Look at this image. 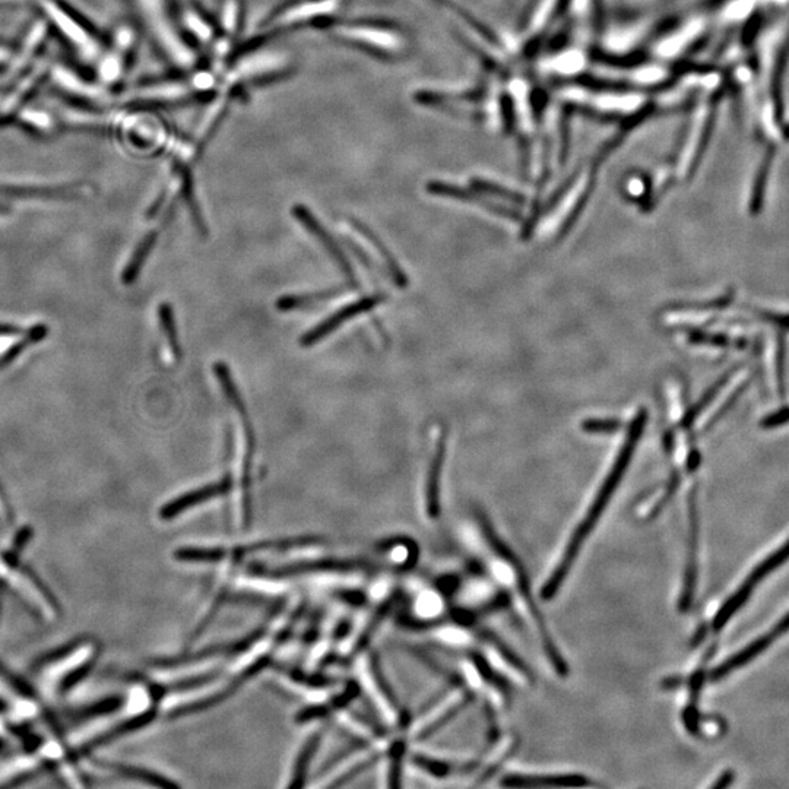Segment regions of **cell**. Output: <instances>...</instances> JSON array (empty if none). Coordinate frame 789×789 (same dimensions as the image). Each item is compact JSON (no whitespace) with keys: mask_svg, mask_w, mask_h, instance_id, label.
Returning a JSON list of instances; mask_svg holds the SVG:
<instances>
[{"mask_svg":"<svg viewBox=\"0 0 789 789\" xmlns=\"http://www.w3.org/2000/svg\"><path fill=\"white\" fill-rule=\"evenodd\" d=\"M214 369L218 382L223 386V391L227 396L228 402H230L231 407L237 411L240 421H242L243 436H245V455H243L242 465V524L246 526L249 525L250 518H252L250 470H252V459L253 455H255L256 448L255 432H253L252 421H250L249 411H247L245 401H243L239 388H237L233 377H231L227 364L217 363Z\"/></svg>","mask_w":789,"mask_h":789,"instance_id":"5b68a950","label":"cell"},{"mask_svg":"<svg viewBox=\"0 0 789 789\" xmlns=\"http://www.w3.org/2000/svg\"><path fill=\"white\" fill-rule=\"evenodd\" d=\"M369 564L364 560H341V559H325L316 560V562H300L293 564H285V566L278 567V569L269 570L268 575L272 576H293L303 575V573L315 572H354V570L367 569Z\"/></svg>","mask_w":789,"mask_h":789,"instance_id":"e0dca14e","label":"cell"},{"mask_svg":"<svg viewBox=\"0 0 789 789\" xmlns=\"http://www.w3.org/2000/svg\"><path fill=\"white\" fill-rule=\"evenodd\" d=\"M646 420H648V413L646 410H640L630 423L629 430H627L626 440L621 446L620 452L617 453L610 471L605 475L602 480L600 489L595 494L592 502L589 503L588 510L579 524L575 526L569 540L564 545L560 559L554 564L553 572L545 579L544 585L541 586L540 597L541 600L551 601L559 594L560 589L563 588L570 572L578 562L581 556L583 547L588 543L591 535L594 534L595 528L600 524L605 510L613 500L614 494L619 489L621 480L626 475L627 468H629L630 461H632L633 453L636 451V446L643 430H645Z\"/></svg>","mask_w":789,"mask_h":789,"instance_id":"6da1fadb","label":"cell"},{"mask_svg":"<svg viewBox=\"0 0 789 789\" xmlns=\"http://www.w3.org/2000/svg\"><path fill=\"white\" fill-rule=\"evenodd\" d=\"M319 541L320 538L318 537L287 538V540L265 541V543H256L255 545H250V547L233 548V550L220 547H186L177 550L174 553V559L179 560V562L214 563L220 562V560L234 559L237 553L243 556V554L255 553V551L259 550H287V548L318 544Z\"/></svg>","mask_w":789,"mask_h":789,"instance_id":"52a82bcc","label":"cell"},{"mask_svg":"<svg viewBox=\"0 0 789 789\" xmlns=\"http://www.w3.org/2000/svg\"><path fill=\"white\" fill-rule=\"evenodd\" d=\"M0 578L17 589L18 594L47 620H55L62 613L55 595L30 567L19 564L18 557L0 554Z\"/></svg>","mask_w":789,"mask_h":789,"instance_id":"277c9868","label":"cell"},{"mask_svg":"<svg viewBox=\"0 0 789 789\" xmlns=\"http://www.w3.org/2000/svg\"><path fill=\"white\" fill-rule=\"evenodd\" d=\"M789 560V540L787 543L779 547L775 553H772L771 556L766 557L762 563L757 564L754 567L752 573L747 576L746 581L741 583L740 588L728 598L727 602L719 608L718 613H716L715 619L712 620V630L715 633L721 632L724 630V627L727 626L728 621L733 619L734 614L737 613L738 610L743 608V605L746 604L747 600L752 597L754 588H756L757 583L763 581L766 576L771 575L772 572H775L778 567H781L782 564L787 563Z\"/></svg>","mask_w":789,"mask_h":789,"instance_id":"8992f818","label":"cell"},{"mask_svg":"<svg viewBox=\"0 0 789 789\" xmlns=\"http://www.w3.org/2000/svg\"><path fill=\"white\" fill-rule=\"evenodd\" d=\"M293 215L301 226L306 228V230L318 240L320 246L325 249V252L334 259V262L337 263L338 268L341 269L342 274L347 277L350 284L356 287L357 281L356 275H354L353 266L348 262L347 256L344 255V252H342L338 243L335 242L331 233H328L326 228L319 223L318 218H316L309 209L304 207V205H296V207L293 208Z\"/></svg>","mask_w":789,"mask_h":789,"instance_id":"8fae6325","label":"cell"},{"mask_svg":"<svg viewBox=\"0 0 789 789\" xmlns=\"http://www.w3.org/2000/svg\"><path fill=\"white\" fill-rule=\"evenodd\" d=\"M500 785L505 788H582L597 784L581 773H509L503 776Z\"/></svg>","mask_w":789,"mask_h":789,"instance_id":"30bf717a","label":"cell"},{"mask_svg":"<svg viewBox=\"0 0 789 789\" xmlns=\"http://www.w3.org/2000/svg\"><path fill=\"white\" fill-rule=\"evenodd\" d=\"M123 705H125V699L122 696H110L78 709L74 712V716L75 719H81V721L82 719H93L97 716L113 714V712L119 711Z\"/></svg>","mask_w":789,"mask_h":789,"instance_id":"4316f807","label":"cell"},{"mask_svg":"<svg viewBox=\"0 0 789 789\" xmlns=\"http://www.w3.org/2000/svg\"><path fill=\"white\" fill-rule=\"evenodd\" d=\"M266 629L255 630L250 633L245 639L236 640V642L220 643V645L209 646L201 652H189V654H182L179 657L160 659L154 661L151 665L158 668H174L182 667V665L195 664V662L204 661V659L212 657H221V655H236L240 652H245L247 648L258 642L259 639L265 635Z\"/></svg>","mask_w":789,"mask_h":789,"instance_id":"5bb4252c","label":"cell"},{"mask_svg":"<svg viewBox=\"0 0 789 789\" xmlns=\"http://www.w3.org/2000/svg\"><path fill=\"white\" fill-rule=\"evenodd\" d=\"M446 445H448V429L440 427L429 470L426 478V510L430 518H437L440 513V480L445 465Z\"/></svg>","mask_w":789,"mask_h":789,"instance_id":"9a60e30c","label":"cell"},{"mask_svg":"<svg viewBox=\"0 0 789 789\" xmlns=\"http://www.w3.org/2000/svg\"><path fill=\"white\" fill-rule=\"evenodd\" d=\"M6 709H8V705H6V703L3 702L2 699H0V714H3V712L6 711Z\"/></svg>","mask_w":789,"mask_h":789,"instance_id":"ab89813d","label":"cell"},{"mask_svg":"<svg viewBox=\"0 0 789 789\" xmlns=\"http://www.w3.org/2000/svg\"><path fill=\"white\" fill-rule=\"evenodd\" d=\"M158 319H160L161 329H163L167 342H169L171 353H173L174 358L179 360L182 357V347H180L179 334H177V326L176 322H174L173 309H171L170 304H160Z\"/></svg>","mask_w":789,"mask_h":789,"instance_id":"83f0119b","label":"cell"},{"mask_svg":"<svg viewBox=\"0 0 789 789\" xmlns=\"http://www.w3.org/2000/svg\"><path fill=\"white\" fill-rule=\"evenodd\" d=\"M386 300V297L383 294H370V296L363 297V299L354 301V303L347 304V306L341 307L338 312H335L334 315L329 316V318L323 319L319 325H316L315 328L310 329L307 334H304L303 337L300 339L301 347L309 348L313 347V345L318 344L319 341H322L323 338L329 337L332 332L337 331L338 328H341L347 320L357 318V316L363 315V313L370 312V310L376 309L377 306L383 303Z\"/></svg>","mask_w":789,"mask_h":789,"instance_id":"9c48e42d","label":"cell"},{"mask_svg":"<svg viewBox=\"0 0 789 789\" xmlns=\"http://www.w3.org/2000/svg\"><path fill=\"white\" fill-rule=\"evenodd\" d=\"M0 678H2L15 693H18L19 696L25 697V699H34V697H36V690H34L24 678L12 673V671L8 670L3 664H0Z\"/></svg>","mask_w":789,"mask_h":789,"instance_id":"f546056e","label":"cell"},{"mask_svg":"<svg viewBox=\"0 0 789 789\" xmlns=\"http://www.w3.org/2000/svg\"><path fill=\"white\" fill-rule=\"evenodd\" d=\"M157 242L158 231H150V233L139 242V245L136 246L131 261H129L128 266H126L125 271H123L122 281L125 282L126 285L132 284V282L138 280L139 274H141L142 268H144L145 262H147L148 256H150Z\"/></svg>","mask_w":789,"mask_h":789,"instance_id":"603a6c76","label":"cell"},{"mask_svg":"<svg viewBox=\"0 0 789 789\" xmlns=\"http://www.w3.org/2000/svg\"><path fill=\"white\" fill-rule=\"evenodd\" d=\"M269 662H271V657H268V655H266V657L259 658L255 664L249 665L247 670L242 671L239 676L234 677L226 687L218 690V692H215L212 696L205 697V699L196 700V702L189 703V705L180 706V708L174 709V711L169 715V718L179 719L183 718V716L199 714V712H204L207 711V709H211L214 708V706L220 705V703L224 702V700H227L228 697L233 696L234 693H236L237 690H239L247 680L255 677L259 671H262L263 668L269 664Z\"/></svg>","mask_w":789,"mask_h":789,"instance_id":"7c38bea8","label":"cell"},{"mask_svg":"<svg viewBox=\"0 0 789 789\" xmlns=\"http://www.w3.org/2000/svg\"><path fill=\"white\" fill-rule=\"evenodd\" d=\"M177 174H179L180 180H182V196L186 204H188L190 215H192V223L195 224L196 230H198L202 236H207V224H205L201 209H199L198 201H196L195 198V193H193V180L192 176H190L189 167L186 169L183 164H177Z\"/></svg>","mask_w":789,"mask_h":789,"instance_id":"d4e9b609","label":"cell"},{"mask_svg":"<svg viewBox=\"0 0 789 789\" xmlns=\"http://www.w3.org/2000/svg\"><path fill=\"white\" fill-rule=\"evenodd\" d=\"M231 489H233V478L227 475V477L221 478L217 483L207 484V486L201 487V489L188 491V493L170 500L169 503H166V505L160 509V518L163 519V521L169 522L171 519L182 515V513L195 508V506L204 505V503L209 502V500H214L217 499V497L230 493Z\"/></svg>","mask_w":789,"mask_h":789,"instance_id":"4fadbf2b","label":"cell"},{"mask_svg":"<svg viewBox=\"0 0 789 789\" xmlns=\"http://www.w3.org/2000/svg\"><path fill=\"white\" fill-rule=\"evenodd\" d=\"M757 316L763 320H766V322L773 323V325L785 329V331H788L789 329V315H776V313L757 312Z\"/></svg>","mask_w":789,"mask_h":789,"instance_id":"e575fe53","label":"cell"},{"mask_svg":"<svg viewBox=\"0 0 789 789\" xmlns=\"http://www.w3.org/2000/svg\"><path fill=\"white\" fill-rule=\"evenodd\" d=\"M787 632H789V613L785 614V616L775 624V627H773L768 635L775 640L778 639L779 636L785 635Z\"/></svg>","mask_w":789,"mask_h":789,"instance_id":"d590c367","label":"cell"},{"mask_svg":"<svg viewBox=\"0 0 789 789\" xmlns=\"http://www.w3.org/2000/svg\"><path fill=\"white\" fill-rule=\"evenodd\" d=\"M320 741H322V730L313 734L312 737L306 741V744H304L303 749H301L299 753V757H297L296 763H294V771L291 773V781L288 787H303L304 778H306L310 762H312L313 756H315L316 750H318L320 746Z\"/></svg>","mask_w":789,"mask_h":789,"instance_id":"cb8c5ba5","label":"cell"},{"mask_svg":"<svg viewBox=\"0 0 789 789\" xmlns=\"http://www.w3.org/2000/svg\"><path fill=\"white\" fill-rule=\"evenodd\" d=\"M155 718H157V708H151L148 709V711L141 712V714L133 715L131 718L126 719V721L114 725V727L107 730L106 733L95 735V737L91 738L90 741H87V743L79 749L78 753L82 754V756H88V754L101 749V747L109 746V744L114 743V741L119 740V738L126 737V735L136 733V731L148 727L151 722L155 721Z\"/></svg>","mask_w":789,"mask_h":789,"instance_id":"2e32d148","label":"cell"},{"mask_svg":"<svg viewBox=\"0 0 789 789\" xmlns=\"http://www.w3.org/2000/svg\"><path fill=\"white\" fill-rule=\"evenodd\" d=\"M3 195L15 198H69V189L52 188H0Z\"/></svg>","mask_w":789,"mask_h":789,"instance_id":"f1b7e54d","label":"cell"},{"mask_svg":"<svg viewBox=\"0 0 789 789\" xmlns=\"http://www.w3.org/2000/svg\"><path fill=\"white\" fill-rule=\"evenodd\" d=\"M323 28H328L335 40L382 59L396 56L402 49L401 34L388 22L375 21V19H360V21L332 19Z\"/></svg>","mask_w":789,"mask_h":789,"instance_id":"3957f363","label":"cell"},{"mask_svg":"<svg viewBox=\"0 0 789 789\" xmlns=\"http://www.w3.org/2000/svg\"><path fill=\"white\" fill-rule=\"evenodd\" d=\"M347 245L351 250H353L354 255L360 259V262H363V265L366 266V268L372 269V262H370V259L367 258L366 253L361 252L360 247L354 245L353 242H348Z\"/></svg>","mask_w":789,"mask_h":789,"instance_id":"74e56055","label":"cell"},{"mask_svg":"<svg viewBox=\"0 0 789 789\" xmlns=\"http://www.w3.org/2000/svg\"><path fill=\"white\" fill-rule=\"evenodd\" d=\"M623 426L620 420H616V418H592V420H586L582 423V430L586 433L591 434H607V433H614L617 430H620V427Z\"/></svg>","mask_w":789,"mask_h":789,"instance_id":"4dcf8cb0","label":"cell"},{"mask_svg":"<svg viewBox=\"0 0 789 789\" xmlns=\"http://www.w3.org/2000/svg\"><path fill=\"white\" fill-rule=\"evenodd\" d=\"M518 744V740L515 737H508L499 746L494 747L491 756L487 757L486 762H484L483 772L480 775L481 779H478L477 784H484L487 779H490V776L497 772L500 765H503L512 756Z\"/></svg>","mask_w":789,"mask_h":789,"instance_id":"484cf974","label":"cell"},{"mask_svg":"<svg viewBox=\"0 0 789 789\" xmlns=\"http://www.w3.org/2000/svg\"><path fill=\"white\" fill-rule=\"evenodd\" d=\"M31 538H33V529H31L30 526H22L17 532V535H15L11 550L5 551V553H8L9 556L12 557H19V554H21L28 543H30Z\"/></svg>","mask_w":789,"mask_h":789,"instance_id":"836d02e7","label":"cell"},{"mask_svg":"<svg viewBox=\"0 0 789 789\" xmlns=\"http://www.w3.org/2000/svg\"><path fill=\"white\" fill-rule=\"evenodd\" d=\"M734 782V772L727 771L722 773L718 779L711 785V789H725L730 787L731 784Z\"/></svg>","mask_w":789,"mask_h":789,"instance_id":"8d00e7d4","label":"cell"},{"mask_svg":"<svg viewBox=\"0 0 789 789\" xmlns=\"http://www.w3.org/2000/svg\"><path fill=\"white\" fill-rule=\"evenodd\" d=\"M773 642H775V640H773L768 633L760 636V638L754 639L746 648L741 649V651L737 652L733 657L728 658L727 661L715 667L714 670L709 673L708 680L711 681V683H718V681L724 680V678L730 676L731 673H734L735 670L750 664L754 658L763 654Z\"/></svg>","mask_w":789,"mask_h":789,"instance_id":"ac0fdd59","label":"cell"},{"mask_svg":"<svg viewBox=\"0 0 789 789\" xmlns=\"http://www.w3.org/2000/svg\"><path fill=\"white\" fill-rule=\"evenodd\" d=\"M88 642H90L88 639L76 638L63 643L59 648H55L53 651L40 655V657L34 661L33 670L44 671L47 670V668L65 667V665H68Z\"/></svg>","mask_w":789,"mask_h":789,"instance_id":"44dd1931","label":"cell"},{"mask_svg":"<svg viewBox=\"0 0 789 789\" xmlns=\"http://www.w3.org/2000/svg\"><path fill=\"white\" fill-rule=\"evenodd\" d=\"M687 339H689V342L697 345L709 344L714 345V347H728L730 345V339L725 337V335L705 334V332L700 331H690L687 334Z\"/></svg>","mask_w":789,"mask_h":789,"instance_id":"1f68e13d","label":"cell"},{"mask_svg":"<svg viewBox=\"0 0 789 789\" xmlns=\"http://www.w3.org/2000/svg\"><path fill=\"white\" fill-rule=\"evenodd\" d=\"M477 522L483 532L484 541L493 556V573L506 588L513 589L516 597L521 600L524 605L526 614H528L529 621L537 633L538 640H540L541 648L548 664L553 668L554 673L560 678L569 676V664L566 658L560 652L556 640H554L553 633L548 627L547 620L544 619L543 611L540 605L532 594L531 581H529L528 572H526L524 563L519 559L518 554L509 547L505 540H502L490 519L484 515L483 512H477Z\"/></svg>","mask_w":789,"mask_h":789,"instance_id":"7a4b0ae2","label":"cell"},{"mask_svg":"<svg viewBox=\"0 0 789 789\" xmlns=\"http://www.w3.org/2000/svg\"><path fill=\"white\" fill-rule=\"evenodd\" d=\"M97 765L98 768L107 769V771L123 776V778L142 782V784L152 785V787L179 788L177 782L170 781L166 776L148 771V769L136 768V766L132 765H123V763L104 762V760H98Z\"/></svg>","mask_w":789,"mask_h":789,"instance_id":"ffe728a7","label":"cell"},{"mask_svg":"<svg viewBox=\"0 0 789 789\" xmlns=\"http://www.w3.org/2000/svg\"><path fill=\"white\" fill-rule=\"evenodd\" d=\"M776 379H778V391L781 398H785V339L779 335L778 354H776Z\"/></svg>","mask_w":789,"mask_h":789,"instance_id":"d6a6232c","label":"cell"},{"mask_svg":"<svg viewBox=\"0 0 789 789\" xmlns=\"http://www.w3.org/2000/svg\"><path fill=\"white\" fill-rule=\"evenodd\" d=\"M350 226L360 234L361 237L367 240L373 247H375L377 255L380 256L383 263H385L386 268H388L389 274H391L392 280H394L395 284L398 285L399 288H407L408 285V278L405 275V272L402 271L401 266L399 263L396 262L392 253L389 252L388 247H386L385 243L380 240V237L377 236L376 233H373L370 230V227H367L366 224L360 223L357 220H350Z\"/></svg>","mask_w":789,"mask_h":789,"instance_id":"d6986e66","label":"cell"},{"mask_svg":"<svg viewBox=\"0 0 789 789\" xmlns=\"http://www.w3.org/2000/svg\"><path fill=\"white\" fill-rule=\"evenodd\" d=\"M697 489L689 493V532H687L686 564H684L683 586H681L678 608L686 613L695 600L697 585V554H699V513H697Z\"/></svg>","mask_w":789,"mask_h":789,"instance_id":"ba28073f","label":"cell"},{"mask_svg":"<svg viewBox=\"0 0 789 789\" xmlns=\"http://www.w3.org/2000/svg\"><path fill=\"white\" fill-rule=\"evenodd\" d=\"M25 334L22 329L17 326L0 325V335H22Z\"/></svg>","mask_w":789,"mask_h":789,"instance_id":"f35d334b","label":"cell"},{"mask_svg":"<svg viewBox=\"0 0 789 789\" xmlns=\"http://www.w3.org/2000/svg\"><path fill=\"white\" fill-rule=\"evenodd\" d=\"M342 293H344L342 288H331V290L319 291V293L291 294V296L281 297L277 301V307L280 312L306 309V307H312L315 304L335 299V297L341 296Z\"/></svg>","mask_w":789,"mask_h":789,"instance_id":"7402d4cb","label":"cell"},{"mask_svg":"<svg viewBox=\"0 0 789 789\" xmlns=\"http://www.w3.org/2000/svg\"><path fill=\"white\" fill-rule=\"evenodd\" d=\"M2 602H3V594H2V588H0V613H2Z\"/></svg>","mask_w":789,"mask_h":789,"instance_id":"60d3db41","label":"cell"}]
</instances>
